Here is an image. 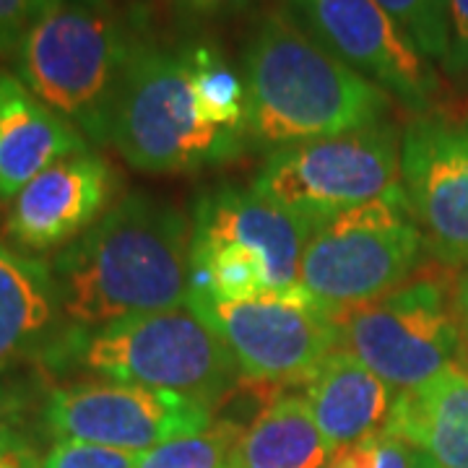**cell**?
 <instances>
[{
    "instance_id": "obj_32",
    "label": "cell",
    "mask_w": 468,
    "mask_h": 468,
    "mask_svg": "<svg viewBox=\"0 0 468 468\" xmlns=\"http://www.w3.org/2000/svg\"><path fill=\"white\" fill-rule=\"evenodd\" d=\"M414 468H442V466H437L435 461H430V458H427V455L421 452V461H419V463Z\"/></svg>"
},
{
    "instance_id": "obj_6",
    "label": "cell",
    "mask_w": 468,
    "mask_h": 468,
    "mask_svg": "<svg viewBox=\"0 0 468 468\" xmlns=\"http://www.w3.org/2000/svg\"><path fill=\"white\" fill-rule=\"evenodd\" d=\"M424 239L403 187L344 211L310 237L300 286L338 313L380 300L414 273Z\"/></svg>"
},
{
    "instance_id": "obj_30",
    "label": "cell",
    "mask_w": 468,
    "mask_h": 468,
    "mask_svg": "<svg viewBox=\"0 0 468 468\" xmlns=\"http://www.w3.org/2000/svg\"><path fill=\"white\" fill-rule=\"evenodd\" d=\"M455 307H458V315H461V323L466 328L468 334V273L463 276V282L458 286V297H455Z\"/></svg>"
},
{
    "instance_id": "obj_5",
    "label": "cell",
    "mask_w": 468,
    "mask_h": 468,
    "mask_svg": "<svg viewBox=\"0 0 468 468\" xmlns=\"http://www.w3.org/2000/svg\"><path fill=\"white\" fill-rule=\"evenodd\" d=\"M110 144L141 172L180 175L239 159L250 138L203 122L185 42L169 45L144 32L117 94Z\"/></svg>"
},
{
    "instance_id": "obj_11",
    "label": "cell",
    "mask_w": 468,
    "mask_h": 468,
    "mask_svg": "<svg viewBox=\"0 0 468 468\" xmlns=\"http://www.w3.org/2000/svg\"><path fill=\"white\" fill-rule=\"evenodd\" d=\"M307 32L411 112L437 110L440 76L378 0H282Z\"/></svg>"
},
{
    "instance_id": "obj_35",
    "label": "cell",
    "mask_w": 468,
    "mask_h": 468,
    "mask_svg": "<svg viewBox=\"0 0 468 468\" xmlns=\"http://www.w3.org/2000/svg\"><path fill=\"white\" fill-rule=\"evenodd\" d=\"M461 79H468V73H463V76H461Z\"/></svg>"
},
{
    "instance_id": "obj_7",
    "label": "cell",
    "mask_w": 468,
    "mask_h": 468,
    "mask_svg": "<svg viewBox=\"0 0 468 468\" xmlns=\"http://www.w3.org/2000/svg\"><path fill=\"white\" fill-rule=\"evenodd\" d=\"M401 141L393 122L273 149L252 190L315 227L401 185Z\"/></svg>"
},
{
    "instance_id": "obj_8",
    "label": "cell",
    "mask_w": 468,
    "mask_h": 468,
    "mask_svg": "<svg viewBox=\"0 0 468 468\" xmlns=\"http://www.w3.org/2000/svg\"><path fill=\"white\" fill-rule=\"evenodd\" d=\"M201 315L237 362L242 380L266 385L307 383L341 344V313L310 294H263L217 300L190 294Z\"/></svg>"
},
{
    "instance_id": "obj_21",
    "label": "cell",
    "mask_w": 468,
    "mask_h": 468,
    "mask_svg": "<svg viewBox=\"0 0 468 468\" xmlns=\"http://www.w3.org/2000/svg\"><path fill=\"white\" fill-rule=\"evenodd\" d=\"M48 369L37 362L0 367V452L37 451V435L42 432V406L50 393L45 385Z\"/></svg>"
},
{
    "instance_id": "obj_20",
    "label": "cell",
    "mask_w": 468,
    "mask_h": 468,
    "mask_svg": "<svg viewBox=\"0 0 468 468\" xmlns=\"http://www.w3.org/2000/svg\"><path fill=\"white\" fill-rule=\"evenodd\" d=\"M193 97L203 122L248 135V91L227 55L211 39H185Z\"/></svg>"
},
{
    "instance_id": "obj_27",
    "label": "cell",
    "mask_w": 468,
    "mask_h": 468,
    "mask_svg": "<svg viewBox=\"0 0 468 468\" xmlns=\"http://www.w3.org/2000/svg\"><path fill=\"white\" fill-rule=\"evenodd\" d=\"M448 5V29H451V48L442 60L445 70L461 79L468 73V0H445Z\"/></svg>"
},
{
    "instance_id": "obj_14",
    "label": "cell",
    "mask_w": 468,
    "mask_h": 468,
    "mask_svg": "<svg viewBox=\"0 0 468 468\" xmlns=\"http://www.w3.org/2000/svg\"><path fill=\"white\" fill-rule=\"evenodd\" d=\"M315 224L266 201L252 187L221 185L193 208V239L224 242L258 255L266 263L271 294H307L300 268Z\"/></svg>"
},
{
    "instance_id": "obj_3",
    "label": "cell",
    "mask_w": 468,
    "mask_h": 468,
    "mask_svg": "<svg viewBox=\"0 0 468 468\" xmlns=\"http://www.w3.org/2000/svg\"><path fill=\"white\" fill-rule=\"evenodd\" d=\"M146 32L112 3H60L42 11L11 55L14 73L55 115L91 144H110L117 94Z\"/></svg>"
},
{
    "instance_id": "obj_2",
    "label": "cell",
    "mask_w": 468,
    "mask_h": 468,
    "mask_svg": "<svg viewBox=\"0 0 468 468\" xmlns=\"http://www.w3.org/2000/svg\"><path fill=\"white\" fill-rule=\"evenodd\" d=\"M248 138L266 149L385 122L393 97L325 50L284 5L255 18L242 45Z\"/></svg>"
},
{
    "instance_id": "obj_4",
    "label": "cell",
    "mask_w": 468,
    "mask_h": 468,
    "mask_svg": "<svg viewBox=\"0 0 468 468\" xmlns=\"http://www.w3.org/2000/svg\"><path fill=\"white\" fill-rule=\"evenodd\" d=\"M42 367L79 369L110 383L144 385L217 406L242 378L217 331L190 307L146 313L100 328H66Z\"/></svg>"
},
{
    "instance_id": "obj_33",
    "label": "cell",
    "mask_w": 468,
    "mask_h": 468,
    "mask_svg": "<svg viewBox=\"0 0 468 468\" xmlns=\"http://www.w3.org/2000/svg\"><path fill=\"white\" fill-rule=\"evenodd\" d=\"M461 362H463V365H458V367L463 369V372H468V351H463V356H461Z\"/></svg>"
},
{
    "instance_id": "obj_28",
    "label": "cell",
    "mask_w": 468,
    "mask_h": 468,
    "mask_svg": "<svg viewBox=\"0 0 468 468\" xmlns=\"http://www.w3.org/2000/svg\"><path fill=\"white\" fill-rule=\"evenodd\" d=\"M34 14L32 0H0V55H14L32 24Z\"/></svg>"
},
{
    "instance_id": "obj_24",
    "label": "cell",
    "mask_w": 468,
    "mask_h": 468,
    "mask_svg": "<svg viewBox=\"0 0 468 468\" xmlns=\"http://www.w3.org/2000/svg\"><path fill=\"white\" fill-rule=\"evenodd\" d=\"M421 461V452L403 442L401 437L380 432L365 442L334 452L325 468H414Z\"/></svg>"
},
{
    "instance_id": "obj_34",
    "label": "cell",
    "mask_w": 468,
    "mask_h": 468,
    "mask_svg": "<svg viewBox=\"0 0 468 468\" xmlns=\"http://www.w3.org/2000/svg\"><path fill=\"white\" fill-rule=\"evenodd\" d=\"M0 227H5V218H3V208H0Z\"/></svg>"
},
{
    "instance_id": "obj_31",
    "label": "cell",
    "mask_w": 468,
    "mask_h": 468,
    "mask_svg": "<svg viewBox=\"0 0 468 468\" xmlns=\"http://www.w3.org/2000/svg\"><path fill=\"white\" fill-rule=\"evenodd\" d=\"M34 3V14L39 16L42 11H48L52 5H60V3H91V5H107L112 0H32Z\"/></svg>"
},
{
    "instance_id": "obj_1",
    "label": "cell",
    "mask_w": 468,
    "mask_h": 468,
    "mask_svg": "<svg viewBox=\"0 0 468 468\" xmlns=\"http://www.w3.org/2000/svg\"><path fill=\"white\" fill-rule=\"evenodd\" d=\"M193 221L172 203L122 196L76 242L52 258L68 328L185 307L190 297Z\"/></svg>"
},
{
    "instance_id": "obj_26",
    "label": "cell",
    "mask_w": 468,
    "mask_h": 468,
    "mask_svg": "<svg viewBox=\"0 0 468 468\" xmlns=\"http://www.w3.org/2000/svg\"><path fill=\"white\" fill-rule=\"evenodd\" d=\"M263 0H167L172 16L185 29H196L203 24H217L258 8Z\"/></svg>"
},
{
    "instance_id": "obj_23",
    "label": "cell",
    "mask_w": 468,
    "mask_h": 468,
    "mask_svg": "<svg viewBox=\"0 0 468 468\" xmlns=\"http://www.w3.org/2000/svg\"><path fill=\"white\" fill-rule=\"evenodd\" d=\"M403 32L411 37L419 52L430 60H445L451 48L448 5L445 0H378Z\"/></svg>"
},
{
    "instance_id": "obj_17",
    "label": "cell",
    "mask_w": 468,
    "mask_h": 468,
    "mask_svg": "<svg viewBox=\"0 0 468 468\" xmlns=\"http://www.w3.org/2000/svg\"><path fill=\"white\" fill-rule=\"evenodd\" d=\"M66 328L50 263L0 242V367L42 365Z\"/></svg>"
},
{
    "instance_id": "obj_16",
    "label": "cell",
    "mask_w": 468,
    "mask_h": 468,
    "mask_svg": "<svg viewBox=\"0 0 468 468\" xmlns=\"http://www.w3.org/2000/svg\"><path fill=\"white\" fill-rule=\"evenodd\" d=\"M304 401L328 451L338 452L385 432L396 390L354 351L338 346L304 383Z\"/></svg>"
},
{
    "instance_id": "obj_29",
    "label": "cell",
    "mask_w": 468,
    "mask_h": 468,
    "mask_svg": "<svg viewBox=\"0 0 468 468\" xmlns=\"http://www.w3.org/2000/svg\"><path fill=\"white\" fill-rule=\"evenodd\" d=\"M39 463H42V452L34 448L0 452V468H39Z\"/></svg>"
},
{
    "instance_id": "obj_15",
    "label": "cell",
    "mask_w": 468,
    "mask_h": 468,
    "mask_svg": "<svg viewBox=\"0 0 468 468\" xmlns=\"http://www.w3.org/2000/svg\"><path fill=\"white\" fill-rule=\"evenodd\" d=\"M81 151H89L84 135L37 100L16 73L0 70V203L14 201L37 175Z\"/></svg>"
},
{
    "instance_id": "obj_13",
    "label": "cell",
    "mask_w": 468,
    "mask_h": 468,
    "mask_svg": "<svg viewBox=\"0 0 468 468\" xmlns=\"http://www.w3.org/2000/svg\"><path fill=\"white\" fill-rule=\"evenodd\" d=\"M117 187V172L97 151L60 159L14 198L5 217L11 248L27 255L63 250L112 208Z\"/></svg>"
},
{
    "instance_id": "obj_9",
    "label": "cell",
    "mask_w": 468,
    "mask_h": 468,
    "mask_svg": "<svg viewBox=\"0 0 468 468\" xmlns=\"http://www.w3.org/2000/svg\"><path fill=\"white\" fill-rule=\"evenodd\" d=\"M341 344L396 393L458 365L466 351L448 292L435 279L406 282L380 300L344 310Z\"/></svg>"
},
{
    "instance_id": "obj_10",
    "label": "cell",
    "mask_w": 468,
    "mask_h": 468,
    "mask_svg": "<svg viewBox=\"0 0 468 468\" xmlns=\"http://www.w3.org/2000/svg\"><path fill=\"white\" fill-rule=\"evenodd\" d=\"M214 424V409L180 393L144 385L86 380L50 388L42 432L52 442L73 440L128 452H146Z\"/></svg>"
},
{
    "instance_id": "obj_22",
    "label": "cell",
    "mask_w": 468,
    "mask_h": 468,
    "mask_svg": "<svg viewBox=\"0 0 468 468\" xmlns=\"http://www.w3.org/2000/svg\"><path fill=\"white\" fill-rule=\"evenodd\" d=\"M242 432L245 430L234 421H214L198 435L177 437L141 452L138 468H232L234 448Z\"/></svg>"
},
{
    "instance_id": "obj_12",
    "label": "cell",
    "mask_w": 468,
    "mask_h": 468,
    "mask_svg": "<svg viewBox=\"0 0 468 468\" xmlns=\"http://www.w3.org/2000/svg\"><path fill=\"white\" fill-rule=\"evenodd\" d=\"M401 187L424 248L448 266H468V117L417 115L403 131Z\"/></svg>"
},
{
    "instance_id": "obj_19",
    "label": "cell",
    "mask_w": 468,
    "mask_h": 468,
    "mask_svg": "<svg viewBox=\"0 0 468 468\" xmlns=\"http://www.w3.org/2000/svg\"><path fill=\"white\" fill-rule=\"evenodd\" d=\"M331 458L304 396H279L242 432L232 468H325Z\"/></svg>"
},
{
    "instance_id": "obj_18",
    "label": "cell",
    "mask_w": 468,
    "mask_h": 468,
    "mask_svg": "<svg viewBox=\"0 0 468 468\" xmlns=\"http://www.w3.org/2000/svg\"><path fill=\"white\" fill-rule=\"evenodd\" d=\"M385 432L442 468H468V372L451 365L427 383L399 390Z\"/></svg>"
},
{
    "instance_id": "obj_25",
    "label": "cell",
    "mask_w": 468,
    "mask_h": 468,
    "mask_svg": "<svg viewBox=\"0 0 468 468\" xmlns=\"http://www.w3.org/2000/svg\"><path fill=\"white\" fill-rule=\"evenodd\" d=\"M138 461H141V452L60 440V442H52L50 451L42 455L39 468H138Z\"/></svg>"
}]
</instances>
